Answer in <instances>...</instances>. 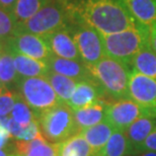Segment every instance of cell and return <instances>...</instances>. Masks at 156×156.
<instances>
[{
    "mask_svg": "<svg viewBox=\"0 0 156 156\" xmlns=\"http://www.w3.org/2000/svg\"><path fill=\"white\" fill-rule=\"evenodd\" d=\"M71 18L81 20L102 35L138 26L124 0H65Z\"/></svg>",
    "mask_w": 156,
    "mask_h": 156,
    "instance_id": "cell-1",
    "label": "cell"
},
{
    "mask_svg": "<svg viewBox=\"0 0 156 156\" xmlns=\"http://www.w3.org/2000/svg\"><path fill=\"white\" fill-rule=\"evenodd\" d=\"M89 69L93 79L99 84L107 96L115 101L130 99L131 68L127 64L105 56L95 65L90 66Z\"/></svg>",
    "mask_w": 156,
    "mask_h": 156,
    "instance_id": "cell-2",
    "label": "cell"
},
{
    "mask_svg": "<svg viewBox=\"0 0 156 156\" xmlns=\"http://www.w3.org/2000/svg\"><path fill=\"white\" fill-rule=\"evenodd\" d=\"M150 27L138 24L133 29L125 30L119 33L102 35L105 54L115 60L130 65L133 57L143 46L149 44Z\"/></svg>",
    "mask_w": 156,
    "mask_h": 156,
    "instance_id": "cell-3",
    "label": "cell"
},
{
    "mask_svg": "<svg viewBox=\"0 0 156 156\" xmlns=\"http://www.w3.org/2000/svg\"><path fill=\"white\" fill-rule=\"evenodd\" d=\"M38 121L41 133L50 143H62L79 133L73 110L65 102L41 113Z\"/></svg>",
    "mask_w": 156,
    "mask_h": 156,
    "instance_id": "cell-4",
    "label": "cell"
},
{
    "mask_svg": "<svg viewBox=\"0 0 156 156\" xmlns=\"http://www.w3.org/2000/svg\"><path fill=\"white\" fill-rule=\"evenodd\" d=\"M70 20L71 15L66 1L50 0L34 16L18 23L15 34L30 33L43 37L67 26Z\"/></svg>",
    "mask_w": 156,
    "mask_h": 156,
    "instance_id": "cell-5",
    "label": "cell"
},
{
    "mask_svg": "<svg viewBox=\"0 0 156 156\" xmlns=\"http://www.w3.org/2000/svg\"><path fill=\"white\" fill-rule=\"evenodd\" d=\"M15 91L38 115L63 102L46 76L20 77Z\"/></svg>",
    "mask_w": 156,
    "mask_h": 156,
    "instance_id": "cell-6",
    "label": "cell"
},
{
    "mask_svg": "<svg viewBox=\"0 0 156 156\" xmlns=\"http://www.w3.org/2000/svg\"><path fill=\"white\" fill-rule=\"evenodd\" d=\"M67 26L76 44L80 57L87 66H93L105 57L102 37L98 30L74 18H71Z\"/></svg>",
    "mask_w": 156,
    "mask_h": 156,
    "instance_id": "cell-7",
    "label": "cell"
},
{
    "mask_svg": "<svg viewBox=\"0 0 156 156\" xmlns=\"http://www.w3.org/2000/svg\"><path fill=\"white\" fill-rule=\"evenodd\" d=\"M129 96L141 108L144 117L156 118V79L131 70Z\"/></svg>",
    "mask_w": 156,
    "mask_h": 156,
    "instance_id": "cell-8",
    "label": "cell"
},
{
    "mask_svg": "<svg viewBox=\"0 0 156 156\" xmlns=\"http://www.w3.org/2000/svg\"><path fill=\"white\" fill-rule=\"evenodd\" d=\"M3 44L10 51L17 52L46 63L53 55L42 36L30 33H17L3 41Z\"/></svg>",
    "mask_w": 156,
    "mask_h": 156,
    "instance_id": "cell-9",
    "label": "cell"
},
{
    "mask_svg": "<svg viewBox=\"0 0 156 156\" xmlns=\"http://www.w3.org/2000/svg\"><path fill=\"white\" fill-rule=\"evenodd\" d=\"M144 117L141 108L132 99H120L108 102L105 120L115 130L125 132L137 119Z\"/></svg>",
    "mask_w": 156,
    "mask_h": 156,
    "instance_id": "cell-10",
    "label": "cell"
},
{
    "mask_svg": "<svg viewBox=\"0 0 156 156\" xmlns=\"http://www.w3.org/2000/svg\"><path fill=\"white\" fill-rule=\"evenodd\" d=\"M43 38L54 56L83 62L68 26L47 34Z\"/></svg>",
    "mask_w": 156,
    "mask_h": 156,
    "instance_id": "cell-11",
    "label": "cell"
},
{
    "mask_svg": "<svg viewBox=\"0 0 156 156\" xmlns=\"http://www.w3.org/2000/svg\"><path fill=\"white\" fill-rule=\"evenodd\" d=\"M105 93L94 79L79 81L67 105L73 111L88 107L95 102L105 101Z\"/></svg>",
    "mask_w": 156,
    "mask_h": 156,
    "instance_id": "cell-12",
    "label": "cell"
},
{
    "mask_svg": "<svg viewBox=\"0 0 156 156\" xmlns=\"http://www.w3.org/2000/svg\"><path fill=\"white\" fill-rule=\"evenodd\" d=\"M47 65L49 67V70L69 77L71 79L76 80L77 82L93 79L89 67L81 61L64 59L52 55L47 62Z\"/></svg>",
    "mask_w": 156,
    "mask_h": 156,
    "instance_id": "cell-13",
    "label": "cell"
},
{
    "mask_svg": "<svg viewBox=\"0 0 156 156\" xmlns=\"http://www.w3.org/2000/svg\"><path fill=\"white\" fill-rule=\"evenodd\" d=\"M13 149L17 156H60V143H50L43 135L30 141L15 140Z\"/></svg>",
    "mask_w": 156,
    "mask_h": 156,
    "instance_id": "cell-14",
    "label": "cell"
},
{
    "mask_svg": "<svg viewBox=\"0 0 156 156\" xmlns=\"http://www.w3.org/2000/svg\"><path fill=\"white\" fill-rule=\"evenodd\" d=\"M107 105L108 101H101L88 107L73 111L74 119H75L79 132L104 122L105 120Z\"/></svg>",
    "mask_w": 156,
    "mask_h": 156,
    "instance_id": "cell-15",
    "label": "cell"
},
{
    "mask_svg": "<svg viewBox=\"0 0 156 156\" xmlns=\"http://www.w3.org/2000/svg\"><path fill=\"white\" fill-rule=\"evenodd\" d=\"M10 51V50H9ZM13 57L14 66L18 75L21 78L46 76L49 72V67L46 62L30 58L29 56L10 51Z\"/></svg>",
    "mask_w": 156,
    "mask_h": 156,
    "instance_id": "cell-16",
    "label": "cell"
},
{
    "mask_svg": "<svg viewBox=\"0 0 156 156\" xmlns=\"http://www.w3.org/2000/svg\"><path fill=\"white\" fill-rule=\"evenodd\" d=\"M137 23L149 27L156 21V0H124Z\"/></svg>",
    "mask_w": 156,
    "mask_h": 156,
    "instance_id": "cell-17",
    "label": "cell"
},
{
    "mask_svg": "<svg viewBox=\"0 0 156 156\" xmlns=\"http://www.w3.org/2000/svg\"><path fill=\"white\" fill-rule=\"evenodd\" d=\"M114 131V128L107 121H104L95 126L80 131L79 134L86 140L90 147L92 148L94 154H96L102 150Z\"/></svg>",
    "mask_w": 156,
    "mask_h": 156,
    "instance_id": "cell-18",
    "label": "cell"
},
{
    "mask_svg": "<svg viewBox=\"0 0 156 156\" xmlns=\"http://www.w3.org/2000/svg\"><path fill=\"white\" fill-rule=\"evenodd\" d=\"M129 67L131 70L156 79V53L150 48L149 44L143 46L134 56Z\"/></svg>",
    "mask_w": 156,
    "mask_h": 156,
    "instance_id": "cell-19",
    "label": "cell"
},
{
    "mask_svg": "<svg viewBox=\"0 0 156 156\" xmlns=\"http://www.w3.org/2000/svg\"><path fill=\"white\" fill-rule=\"evenodd\" d=\"M156 128V118L141 117L134 122L128 129L125 131L128 140H129L133 151L147 138L152 131Z\"/></svg>",
    "mask_w": 156,
    "mask_h": 156,
    "instance_id": "cell-20",
    "label": "cell"
},
{
    "mask_svg": "<svg viewBox=\"0 0 156 156\" xmlns=\"http://www.w3.org/2000/svg\"><path fill=\"white\" fill-rule=\"evenodd\" d=\"M131 152L133 148L125 132L115 130L102 150L93 156H124Z\"/></svg>",
    "mask_w": 156,
    "mask_h": 156,
    "instance_id": "cell-21",
    "label": "cell"
},
{
    "mask_svg": "<svg viewBox=\"0 0 156 156\" xmlns=\"http://www.w3.org/2000/svg\"><path fill=\"white\" fill-rule=\"evenodd\" d=\"M20 78V77L15 69L12 54L4 45V51H3L1 61H0V81L4 84L8 90L15 91Z\"/></svg>",
    "mask_w": 156,
    "mask_h": 156,
    "instance_id": "cell-22",
    "label": "cell"
},
{
    "mask_svg": "<svg viewBox=\"0 0 156 156\" xmlns=\"http://www.w3.org/2000/svg\"><path fill=\"white\" fill-rule=\"evenodd\" d=\"M46 78L51 83L52 87L61 101L67 104L73 94L74 89L78 83L77 81L61 74L55 73L51 70H49V72L46 74Z\"/></svg>",
    "mask_w": 156,
    "mask_h": 156,
    "instance_id": "cell-23",
    "label": "cell"
},
{
    "mask_svg": "<svg viewBox=\"0 0 156 156\" xmlns=\"http://www.w3.org/2000/svg\"><path fill=\"white\" fill-rule=\"evenodd\" d=\"M92 148L79 133L60 143V156H93Z\"/></svg>",
    "mask_w": 156,
    "mask_h": 156,
    "instance_id": "cell-24",
    "label": "cell"
},
{
    "mask_svg": "<svg viewBox=\"0 0 156 156\" xmlns=\"http://www.w3.org/2000/svg\"><path fill=\"white\" fill-rule=\"evenodd\" d=\"M50 0H16L11 13L18 24L34 16Z\"/></svg>",
    "mask_w": 156,
    "mask_h": 156,
    "instance_id": "cell-25",
    "label": "cell"
},
{
    "mask_svg": "<svg viewBox=\"0 0 156 156\" xmlns=\"http://www.w3.org/2000/svg\"><path fill=\"white\" fill-rule=\"evenodd\" d=\"M11 118L21 126H27L32 122L38 120L39 115L23 101V98L16 92V98L10 113Z\"/></svg>",
    "mask_w": 156,
    "mask_h": 156,
    "instance_id": "cell-26",
    "label": "cell"
},
{
    "mask_svg": "<svg viewBox=\"0 0 156 156\" xmlns=\"http://www.w3.org/2000/svg\"><path fill=\"white\" fill-rule=\"evenodd\" d=\"M17 23L10 12L0 8V42L10 38L16 32Z\"/></svg>",
    "mask_w": 156,
    "mask_h": 156,
    "instance_id": "cell-27",
    "label": "cell"
},
{
    "mask_svg": "<svg viewBox=\"0 0 156 156\" xmlns=\"http://www.w3.org/2000/svg\"><path fill=\"white\" fill-rule=\"evenodd\" d=\"M16 91L7 90L6 92L0 94V117L9 116L13 108Z\"/></svg>",
    "mask_w": 156,
    "mask_h": 156,
    "instance_id": "cell-28",
    "label": "cell"
},
{
    "mask_svg": "<svg viewBox=\"0 0 156 156\" xmlns=\"http://www.w3.org/2000/svg\"><path fill=\"white\" fill-rule=\"evenodd\" d=\"M40 135H42V133H41L39 121L36 120V121L32 122L30 124H29L27 126L23 127V130H21V132L20 135H18L16 140L30 141V140H34Z\"/></svg>",
    "mask_w": 156,
    "mask_h": 156,
    "instance_id": "cell-29",
    "label": "cell"
},
{
    "mask_svg": "<svg viewBox=\"0 0 156 156\" xmlns=\"http://www.w3.org/2000/svg\"><path fill=\"white\" fill-rule=\"evenodd\" d=\"M155 151L156 152V128L149 134V136L137 147L133 152Z\"/></svg>",
    "mask_w": 156,
    "mask_h": 156,
    "instance_id": "cell-30",
    "label": "cell"
},
{
    "mask_svg": "<svg viewBox=\"0 0 156 156\" xmlns=\"http://www.w3.org/2000/svg\"><path fill=\"white\" fill-rule=\"evenodd\" d=\"M23 126L20 125L17 122H15L13 119L11 118L10 115H9L7 123H6V128H7V130L9 131V133H10L12 139L16 140L18 135H20L21 132V130H23Z\"/></svg>",
    "mask_w": 156,
    "mask_h": 156,
    "instance_id": "cell-31",
    "label": "cell"
},
{
    "mask_svg": "<svg viewBox=\"0 0 156 156\" xmlns=\"http://www.w3.org/2000/svg\"><path fill=\"white\" fill-rule=\"evenodd\" d=\"M12 139V137L4 125L0 124V149L7 147V144Z\"/></svg>",
    "mask_w": 156,
    "mask_h": 156,
    "instance_id": "cell-32",
    "label": "cell"
},
{
    "mask_svg": "<svg viewBox=\"0 0 156 156\" xmlns=\"http://www.w3.org/2000/svg\"><path fill=\"white\" fill-rule=\"evenodd\" d=\"M149 46L156 53V21L152 23L149 30Z\"/></svg>",
    "mask_w": 156,
    "mask_h": 156,
    "instance_id": "cell-33",
    "label": "cell"
},
{
    "mask_svg": "<svg viewBox=\"0 0 156 156\" xmlns=\"http://www.w3.org/2000/svg\"><path fill=\"white\" fill-rule=\"evenodd\" d=\"M15 3H16V0H0V8L11 13Z\"/></svg>",
    "mask_w": 156,
    "mask_h": 156,
    "instance_id": "cell-34",
    "label": "cell"
},
{
    "mask_svg": "<svg viewBox=\"0 0 156 156\" xmlns=\"http://www.w3.org/2000/svg\"><path fill=\"white\" fill-rule=\"evenodd\" d=\"M14 155V149L13 146H7V147L0 149V156H13Z\"/></svg>",
    "mask_w": 156,
    "mask_h": 156,
    "instance_id": "cell-35",
    "label": "cell"
},
{
    "mask_svg": "<svg viewBox=\"0 0 156 156\" xmlns=\"http://www.w3.org/2000/svg\"><path fill=\"white\" fill-rule=\"evenodd\" d=\"M135 156H156L155 151H140V152H133Z\"/></svg>",
    "mask_w": 156,
    "mask_h": 156,
    "instance_id": "cell-36",
    "label": "cell"
},
{
    "mask_svg": "<svg viewBox=\"0 0 156 156\" xmlns=\"http://www.w3.org/2000/svg\"><path fill=\"white\" fill-rule=\"evenodd\" d=\"M7 88L5 87V85L3 84L1 81H0V94H2V93H4V92H6L7 91Z\"/></svg>",
    "mask_w": 156,
    "mask_h": 156,
    "instance_id": "cell-37",
    "label": "cell"
},
{
    "mask_svg": "<svg viewBox=\"0 0 156 156\" xmlns=\"http://www.w3.org/2000/svg\"><path fill=\"white\" fill-rule=\"evenodd\" d=\"M8 117H9V116H6V117H0V124L4 125V126L6 127V123H7Z\"/></svg>",
    "mask_w": 156,
    "mask_h": 156,
    "instance_id": "cell-38",
    "label": "cell"
},
{
    "mask_svg": "<svg viewBox=\"0 0 156 156\" xmlns=\"http://www.w3.org/2000/svg\"><path fill=\"white\" fill-rule=\"evenodd\" d=\"M3 51H4V45H3L2 42H0V61H1V57H2Z\"/></svg>",
    "mask_w": 156,
    "mask_h": 156,
    "instance_id": "cell-39",
    "label": "cell"
},
{
    "mask_svg": "<svg viewBox=\"0 0 156 156\" xmlns=\"http://www.w3.org/2000/svg\"><path fill=\"white\" fill-rule=\"evenodd\" d=\"M124 156H135V155H134V153H133V152H131V153H128V154L124 155Z\"/></svg>",
    "mask_w": 156,
    "mask_h": 156,
    "instance_id": "cell-40",
    "label": "cell"
},
{
    "mask_svg": "<svg viewBox=\"0 0 156 156\" xmlns=\"http://www.w3.org/2000/svg\"><path fill=\"white\" fill-rule=\"evenodd\" d=\"M13 156H17V155H15V154H14V155H13Z\"/></svg>",
    "mask_w": 156,
    "mask_h": 156,
    "instance_id": "cell-41",
    "label": "cell"
}]
</instances>
